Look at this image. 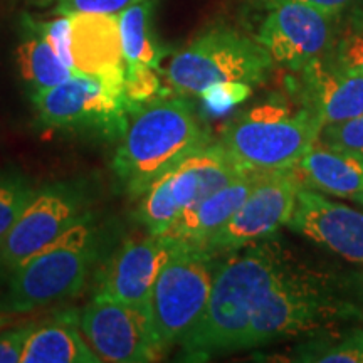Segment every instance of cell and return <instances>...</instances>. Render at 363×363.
I'll list each match as a JSON object with an SVG mask.
<instances>
[{
    "instance_id": "cell-14",
    "label": "cell",
    "mask_w": 363,
    "mask_h": 363,
    "mask_svg": "<svg viewBox=\"0 0 363 363\" xmlns=\"http://www.w3.org/2000/svg\"><path fill=\"white\" fill-rule=\"evenodd\" d=\"M286 225L340 254L343 259L363 266L362 211L331 201L318 190L303 185Z\"/></svg>"
},
{
    "instance_id": "cell-10",
    "label": "cell",
    "mask_w": 363,
    "mask_h": 363,
    "mask_svg": "<svg viewBox=\"0 0 363 363\" xmlns=\"http://www.w3.org/2000/svg\"><path fill=\"white\" fill-rule=\"evenodd\" d=\"M78 323L101 362L147 363L163 355L153 335L148 308L96 294L78 315Z\"/></svg>"
},
{
    "instance_id": "cell-20",
    "label": "cell",
    "mask_w": 363,
    "mask_h": 363,
    "mask_svg": "<svg viewBox=\"0 0 363 363\" xmlns=\"http://www.w3.org/2000/svg\"><path fill=\"white\" fill-rule=\"evenodd\" d=\"M72 313L35 325L27 338L21 363H99L96 353L76 326Z\"/></svg>"
},
{
    "instance_id": "cell-29",
    "label": "cell",
    "mask_w": 363,
    "mask_h": 363,
    "mask_svg": "<svg viewBox=\"0 0 363 363\" xmlns=\"http://www.w3.org/2000/svg\"><path fill=\"white\" fill-rule=\"evenodd\" d=\"M136 0H59L57 13H108L118 16Z\"/></svg>"
},
{
    "instance_id": "cell-30",
    "label": "cell",
    "mask_w": 363,
    "mask_h": 363,
    "mask_svg": "<svg viewBox=\"0 0 363 363\" xmlns=\"http://www.w3.org/2000/svg\"><path fill=\"white\" fill-rule=\"evenodd\" d=\"M34 326V323H26L11 330H0V363H21L26 342Z\"/></svg>"
},
{
    "instance_id": "cell-1",
    "label": "cell",
    "mask_w": 363,
    "mask_h": 363,
    "mask_svg": "<svg viewBox=\"0 0 363 363\" xmlns=\"http://www.w3.org/2000/svg\"><path fill=\"white\" fill-rule=\"evenodd\" d=\"M289 264L272 244L234 252L214 271L206 310L180 342L182 360L203 362L242 350L257 306Z\"/></svg>"
},
{
    "instance_id": "cell-5",
    "label": "cell",
    "mask_w": 363,
    "mask_h": 363,
    "mask_svg": "<svg viewBox=\"0 0 363 363\" xmlns=\"http://www.w3.org/2000/svg\"><path fill=\"white\" fill-rule=\"evenodd\" d=\"M272 66L274 61L256 39L233 27L216 26L172 57L167 78L180 93L201 96L217 84H259Z\"/></svg>"
},
{
    "instance_id": "cell-16",
    "label": "cell",
    "mask_w": 363,
    "mask_h": 363,
    "mask_svg": "<svg viewBox=\"0 0 363 363\" xmlns=\"http://www.w3.org/2000/svg\"><path fill=\"white\" fill-rule=\"evenodd\" d=\"M71 16V57L74 72L125 83L126 61L118 16L67 13Z\"/></svg>"
},
{
    "instance_id": "cell-26",
    "label": "cell",
    "mask_w": 363,
    "mask_h": 363,
    "mask_svg": "<svg viewBox=\"0 0 363 363\" xmlns=\"http://www.w3.org/2000/svg\"><path fill=\"white\" fill-rule=\"evenodd\" d=\"M320 142L363 160V115L321 128Z\"/></svg>"
},
{
    "instance_id": "cell-27",
    "label": "cell",
    "mask_w": 363,
    "mask_h": 363,
    "mask_svg": "<svg viewBox=\"0 0 363 363\" xmlns=\"http://www.w3.org/2000/svg\"><path fill=\"white\" fill-rule=\"evenodd\" d=\"M330 59L343 69L363 76V22L358 21L353 26L338 33L337 44Z\"/></svg>"
},
{
    "instance_id": "cell-34",
    "label": "cell",
    "mask_w": 363,
    "mask_h": 363,
    "mask_svg": "<svg viewBox=\"0 0 363 363\" xmlns=\"http://www.w3.org/2000/svg\"><path fill=\"white\" fill-rule=\"evenodd\" d=\"M355 201H358V202H362V203H363V195H358V197H355Z\"/></svg>"
},
{
    "instance_id": "cell-13",
    "label": "cell",
    "mask_w": 363,
    "mask_h": 363,
    "mask_svg": "<svg viewBox=\"0 0 363 363\" xmlns=\"http://www.w3.org/2000/svg\"><path fill=\"white\" fill-rule=\"evenodd\" d=\"M301 187L303 182L294 167L259 174L242 206L202 247L214 256L217 251L246 247L274 234L288 224Z\"/></svg>"
},
{
    "instance_id": "cell-28",
    "label": "cell",
    "mask_w": 363,
    "mask_h": 363,
    "mask_svg": "<svg viewBox=\"0 0 363 363\" xmlns=\"http://www.w3.org/2000/svg\"><path fill=\"white\" fill-rule=\"evenodd\" d=\"M35 27L40 30V34L44 35L49 45L56 51L57 56L62 59V62L74 71L71 57V16L59 13L57 19L44 22V24Z\"/></svg>"
},
{
    "instance_id": "cell-17",
    "label": "cell",
    "mask_w": 363,
    "mask_h": 363,
    "mask_svg": "<svg viewBox=\"0 0 363 363\" xmlns=\"http://www.w3.org/2000/svg\"><path fill=\"white\" fill-rule=\"evenodd\" d=\"M310 110L321 125H333L363 115V76L331 61L330 56L303 69Z\"/></svg>"
},
{
    "instance_id": "cell-8",
    "label": "cell",
    "mask_w": 363,
    "mask_h": 363,
    "mask_svg": "<svg viewBox=\"0 0 363 363\" xmlns=\"http://www.w3.org/2000/svg\"><path fill=\"white\" fill-rule=\"evenodd\" d=\"M242 172L220 142L208 143L148 185L136 217L150 234H165L182 212Z\"/></svg>"
},
{
    "instance_id": "cell-22",
    "label": "cell",
    "mask_w": 363,
    "mask_h": 363,
    "mask_svg": "<svg viewBox=\"0 0 363 363\" xmlns=\"http://www.w3.org/2000/svg\"><path fill=\"white\" fill-rule=\"evenodd\" d=\"M155 0H136L118 13L121 45L126 65L138 62L150 67H157L160 61L152 30V17Z\"/></svg>"
},
{
    "instance_id": "cell-7",
    "label": "cell",
    "mask_w": 363,
    "mask_h": 363,
    "mask_svg": "<svg viewBox=\"0 0 363 363\" xmlns=\"http://www.w3.org/2000/svg\"><path fill=\"white\" fill-rule=\"evenodd\" d=\"M345 313V306L316 276L286 267L254 313L242 348L318 330Z\"/></svg>"
},
{
    "instance_id": "cell-18",
    "label": "cell",
    "mask_w": 363,
    "mask_h": 363,
    "mask_svg": "<svg viewBox=\"0 0 363 363\" xmlns=\"http://www.w3.org/2000/svg\"><path fill=\"white\" fill-rule=\"evenodd\" d=\"M259 174L242 172L224 187L194 203L177 217L165 235L180 242L203 246L212 234L217 233L235 214L251 192Z\"/></svg>"
},
{
    "instance_id": "cell-2",
    "label": "cell",
    "mask_w": 363,
    "mask_h": 363,
    "mask_svg": "<svg viewBox=\"0 0 363 363\" xmlns=\"http://www.w3.org/2000/svg\"><path fill=\"white\" fill-rule=\"evenodd\" d=\"M131 115L121 131L113 169L133 197H142L153 180L211 143L184 99L155 98Z\"/></svg>"
},
{
    "instance_id": "cell-24",
    "label": "cell",
    "mask_w": 363,
    "mask_h": 363,
    "mask_svg": "<svg viewBox=\"0 0 363 363\" xmlns=\"http://www.w3.org/2000/svg\"><path fill=\"white\" fill-rule=\"evenodd\" d=\"M35 189L16 172H0V244L34 197Z\"/></svg>"
},
{
    "instance_id": "cell-21",
    "label": "cell",
    "mask_w": 363,
    "mask_h": 363,
    "mask_svg": "<svg viewBox=\"0 0 363 363\" xmlns=\"http://www.w3.org/2000/svg\"><path fill=\"white\" fill-rule=\"evenodd\" d=\"M17 62L22 78L34 93L52 88L76 74L69 66L62 62V59L57 56L35 26L17 49Z\"/></svg>"
},
{
    "instance_id": "cell-32",
    "label": "cell",
    "mask_w": 363,
    "mask_h": 363,
    "mask_svg": "<svg viewBox=\"0 0 363 363\" xmlns=\"http://www.w3.org/2000/svg\"><path fill=\"white\" fill-rule=\"evenodd\" d=\"M251 2L262 9H267L271 6H276V4H283V2L303 4V6L315 7L318 11H323L326 13H331V16L340 17L343 12H347L348 9L357 6L360 0H251Z\"/></svg>"
},
{
    "instance_id": "cell-9",
    "label": "cell",
    "mask_w": 363,
    "mask_h": 363,
    "mask_svg": "<svg viewBox=\"0 0 363 363\" xmlns=\"http://www.w3.org/2000/svg\"><path fill=\"white\" fill-rule=\"evenodd\" d=\"M86 195L74 184H52L35 190L24 212L0 244V269L11 272L51 246L89 214Z\"/></svg>"
},
{
    "instance_id": "cell-15",
    "label": "cell",
    "mask_w": 363,
    "mask_h": 363,
    "mask_svg": "<svg viewBox=\"0 0 363 363\" xmlns=\"http://www.w3.org/2000/svg\"><path fill=\"white\" fill-rule=\"evenodd\" d=\"M174 244L169 235L150 233L147 238L125 242L99 272L96 294L148 308L153 284Z\"/></svg>"
},
{
    "instance_id": "cell-6",
    "label": "cell",
    "mask_w": 363,
    "mask_h": 363,
    "mask_svg": "<svg viewBox=\"0 0 363 363\" xmlns=\"http://www.w3.org/2000/svg\"><path fill=\"white\" fill-rule=\"evenodd\" d=\"M202 246L175 240L148 301L153 335L162 353L180 343L206 310L214 271Z\"/></svg>"
},
{
    "instance_id": "cell-11",
    "label": "cell",
    "mask_w": 363,
    "mask_h": 363,
    "mask_svg": "<svg viewBox=\"0 0 363 363\" xmlns=\"http://www.w3.org/2000/svg\"><path fill=\"white\" fill-rule=\"evenodd\" d=\"M256 39L274 65L303 71L328 57L338 39L337 19L315 7L283 2L266 9Z\"/></svg>"
},
{
    "instance_id": "cell-4",
    "label": "cell",
    "mask_w": 363,
    "mask_h": 363,
    "mask_svg": "<svg viewBox=\"0 0 363 363\" xmlns=\"http://www.w3.org/2000/svg\"><path fill=\"white\" fill-rule=\"evenodd\" d=\"M321 128L308 106L296 113L262 106L227 125L220 145L240 170L266 174L296 167L320 140Z\"/></svg>"
},
{
    "instance_id": "cell-31",
    "label": "cell",
    "mask_w": 363,
    "mask_h": 363,
    "mask_svg": "<svg viewBox=\"0 0 363 363\" xmlns=\"http://www.w3.org/2000/svg\"><path fill=\"white\" fill-rule=\"evenodd\" d=\"M251 93L249 84L242 83H225V84H217L207 88L201 96L206 99V103L212 108V111H220L227 110L233 104L242 101L247 94Z\"/></svg>"
},
{
    "instance_id": "cell-25",
    "label": "cell",
    "mask_w": 363,
    "mask_h": 363,
    "mask_svg": "<svg viewBox=\"0 0 363 363\" xmlns=\"http://www.w3.org/2000/svg\"><path fill=\"white\" fill-rule=\"evenodd\" d=\"M155 67H150L147 65H138L131 62L126 65L125 71V83H123V94L128 113L135 108L142 106L147 101H152L160 91V79L155 74Z\"/></svg>"
},
{
    "instance_id": "cell-19",
    "label": "cell",
    "mask_w": 363,
    "mask_h": 363,
    "mask_svg": "<svg viewBox=\"0 0 363 363\" xmlns=\"http://www.w3.org/2000/svg\"><path fill=\"white\" fill-rule=\"evenodd\" d=\"M294 169L305 187L347 199L363 195V160L326 147L320 140Z\"/></svg>"
},
{
    "instance_id": "cell-3",
    "label": "cell",
    "mask_w": 363,
    "mask_h": 363,
    "mask_svg": "<svg viewBox=\"0 0 363 363\" xmlns=\"http://www.w3.org/2000/svg\"><path fill=\"white\" fill-rule=\"evenodd\" d=\"M99 252V235L88 214L9 274L7 308L27 313L76 296Z\"/></svg>"
},
{
    "instance_id": "cell-33",
    "label": "cell",
    "mask_w": 363,
    "mask_h": 363,
    "mask_svg": "<svg viewBox=\"0 0 363 363\" xmlns=\"http://www.w3.org/2000/svg\"><path fill=\"white\" fill-rule=\"evenodd\" d=\"M12 323V318L7 316V315H0V330L7 328L9 325Z\"/></svg>"
},
{
    "instance_id": "cell-12",
    "label": "cell",
    "mask_w": 363,
    "mask_h": 363,
    "mask_svg": "<svg viewBox=\"0 0 363 363\" xmlns=\"http://www.w3.org/2000/svg\"><path fill=\"white\" fill-rule=\"evenodd\" d=\"M38 115L52 128L98 126L123 131L126 106L123 84L76 72L69 79L33 94Z\"/></svg>"
},
{
    "instance_id": "cell-23",
    "label": "cell",
    "mask_w": 363,
    "mask_h": 363,
    "mask_svg": "<svg viewBox=\"0 0 363 363\" xmlns=\"http://www.w3.org/2000/svg\"><path fill=\"white\" fill-rule=\"evenodd\" d=\"M298 362L316 363H363V328L337 340H321L303 345Z\"/></svg>"
}]
</instances>
